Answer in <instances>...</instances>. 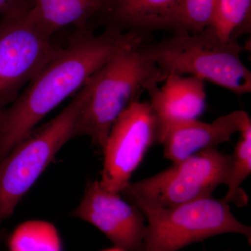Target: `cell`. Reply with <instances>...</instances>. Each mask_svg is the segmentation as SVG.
<instances>
[{
	"label": "cell",
	"instance_id": "1",
	"mask_svg": "<svg viewBox=\"0 0 251 251\" xmlns=\"http://www.w3.org/2000/svg\"><path fill=\"white\" fill-rule=\"evenodd\" d=\"M148 41L135 33L76 29L69 44L20 94L0 110V160L35 129L59 104L75 94L119 50Z\"/></svg>",
	"mask_w": 251,
	"mask_h": 251
},
{
	"label": "cell",
	"instance_id": "2",
	"mask_svg": "<svg viewBox=\"0 0 251 251\" xmlns=\"http://www.w3.org/2000/svg\"><path fill=\"white\" fill-rule=\"evenodd\" d=\"M141 44L120 50L92 75L90 98L77 118L74 138L87 137L103 150L122 112L151 86L165 80L159 68L140 51Z\"/></svg>",
	"mask_w": 251,
	"mask_h": 251
},
{
	"label": "cell",
	"instance_id": "3",
	"mask_svg": "<svg viewBox=\"0 0 251 251\" xmlns=\"http://www.w3.org/2000/svg\"><path fill=\"white\" fill-rule=\"evenodd\" d=\"M142 52L170 74L196 77L238 96L251 93V72L241 58L244 47L226 43L209 26L198 34H176L158 42L143 43Z\"/></svg>",
	"mask_w": 251,
	"mask_h": 251
},
{
	"label": "cell",
	"instance_id": "4",
	"mask_svg": "<svg viewBox=\"0 0 251 251\" xmlns=\"http://www.w3.org/2000/svg\"><path fill=\"white\" fill-rule=\"evenodd\" d=\"M91 77L57 116L35 128L0 160V224L14 214L61 149L75 138L77 118L92 91Z\"/></svg>",
	"mask_w": 251,
	"mask_h": 251
},
{
	"label": "cell",
	"instance_id": "5",
	"mask_svg": "<svg viewBox=\"0 0 251 251\" xmlns=\"http://www.w3.org/2000/svg\"><path fill=\"white\" fill-rule=\"evenodd\" d=\"M147 221L144 251H178L194 243L226 233L244 236L251 228L236 219L229 204L211 197L172 207L133 202Z\"/></svg>",
	"mask_w": 251,
	"mask_h": 251
},
{
	"label": "cell",
	"instance_id": "6",
	"mask_svg": "<svg viewBox=\"0 0 251 251\" xmlns=\"http://www.w3.org/2000/svg\"><path fill=\"white\" fill-rule=\"evenodd\" d=\"M232 157L217 148L206 149L157 174L130 182L121 193L130 203L172 207L211 197L220 185L227 184Z\"/></svg>",
	"mask_w": 251,
	"mask_h": 251
},
{
	"label": "cell",
	"instance_id": "7",
	"mask_svg": "<svg viewBox=\"0 0 251 251\" xmlns=\"http://www.w3.org/2000/svg\"><path fill=\"white\" fill-rule=\"evenodd\" d=\"M59 49L30 11L0 17V110L18 98Z\"/></svg>",
	"mask_w": 251,
	"mask_h": 251
},
{
	"label": "cell",
	"instance_id": "8",
	"mask_svg": "<svg viewBox=\"0 0 251 251\" xmlns=\"http://www.w3.org/2000/svg\"><path fill=\"white\" fill-rule=\"evenodd\" d=\"M158 144V124L149 102L136 101L112 125L102 151L104 158L100 185L121 193L149 149Z\"/></svg>",
	"mask_w": 251,
	"mask_h": 251
},
{
	"label": "cell",
	"instance_id": "9",
	"mask_svg": "<svg viewBox=\"0 0 251 251\" xmlns=\"http://www.w3.org/2000/svg\"><path fill=\"white\" fill-rule=\"evenodd\" d=\"M72 215L99 229L123 251H144L146 219L141 211L121 193L105 189L99 180L87 185Z\"/></svg>",
	"mask_w": 251,
	"mask_h": 251
},
{
	"label": "cell",
	"instance_id": "10",
	"mask_svg": "<svg viewBox=\"0 0 251 251\" xmlns=\"http://www.w3.org/2000/svg\"><path fill=\"white\" fill-rule=\"evenodd\" d=\"M183 0H103L94 24L121 33L150 36L158 31L179 34Z\"/></svg>",
	"mask_w": 251,
	"mask_h": 251
},
{
	"label": "cell",
	"instance_id": "11",
	"mask_svg": "<svg viewBox=\"0 0 251 251\" xmlns=\"http://www.w3.org/2000/svg\"><path fill=\"white\" fill-rule=\"evenodd\" d=\"M249 126L251 121L247 112L235 110L211 123L196 120L173 127L162 137L158 145L163 146L165 158L174 163L229 142L232 135Z\"/></svg>",
	"mask_w": 251,
	"mask_h": 251
},
{
	"label": "cell",
	"instance_id": "12",
	"mask_svg": "<svg viewBox=\"0 0 251 251\" xmlns=\"http://www.w3.org/2000/svg\"><path fill=\"white\" fill-rule=\"evenodd\" d=\"M163 82L161 88L153 85L147 91L158 124V144L173 127L198 120L206 107L204 81L196 77L170 74Z\"/></svg>",
	"mask_w": 251,
	"mask_h": 251
},
{
	"label": "cell",
	"instance_id": "13",
	"mask_svg": "<svg viewBox=\"0 0 251 251\" xmlns=\"http://www.w3.org/2000/svg\"><path fill=\"white\" fill-rule=\"evenodd\" d=\"M103 0H35L30 14L42 29L53 36L68 26L91 29Z\"/></svg>",
	"mask_w": 251,
	"mask_h": 251
},
{
	"label": "cell",
	"instance_id": "14",
	"mask_svg": "<svg viewBox=\"0 0 251 251\" xmlns=\"http://www.w3.org/2000/svg\"><path fill=\"white\" fill-rule=\"evenodd\" d=\"M9 251H62L60 235L55 226L44 220L20 224L8 239Z\"/></svg>",
	"mask_w": 251,
	"mask_h": 251
},
{
	"label": "cell",
	"instance_id": "15",
	"mask_svg": "<svg viewBox=\"0 0 251 251\" xmlns=\"http://www.w3.org/2000/svg\"><path fill=\"white\" fill-rule=\"evenodd\" d=\"M211 27L226 43L251 31V0H218Z\"/></svg>",
	"mask_w": 251,
	"mask_h": 251
},
{
	"label": "cell",
	"instance_id": "16",
	"mask_svg": "<svg viewBox=\"0 0 251 251\" xmlns=\"http://www.w3.org/2000/svg\"><path fill=\"white\" fill-rule=\"evenodd\" d=\"M241 138L234 148L230 173L227 184V192L223 200L239 207L247 206L249 197L241 188L244 180L251 173V126L240 132Z\"/></svg>",
	"mask_w": 251,
	"mask_h": 251
},
{
	"label": "cell",
	"instance_id": "17",
	"mask_svg": "<svg viewBox=\"0 0 251 251\" xmlns=\"http://www.w3.org/2000/svg\"><path fill=\"white\" fill-rule=\"evenodd\" d=\"M218 0H183L179 34H198L211 26Z\"/></svg>",
	"mask_w": 251,
	"mask_h": 251
},
{
	"label": "cell",
	"instance_id": "18",
	"mask_svg": "<svg viewBox=\"0 0 251 251\" xmlns=\"http://www.w3.org/2000/svg\"><path fill=\"white\" fill-rule=\"evenodd\" d=\"M35 0H0V17L8 14L29 12Z\"/></svg>",
	"mask_w": 251,
	"mask_h": 251
},
{
	"label": "cell",
	"instance_id": "19",
	"mask_svg": "<svg viewBox=\"0 0 251 251\" xmlns=\"http://www.w3.org/2000/svg\"><path fill=\"white\" fill-rule=\"evenodd\" d=\"M103 251H123L121 250V249H118V248L113 247L111 248V249H106V250H104Z\"/></svg>",
	"mask_w": 251,
	"mask_h": 251
},
{
	"label": "cell",
	"instance_id": "20",
	"mask_svg": "<svg viewBox=\"0 0 251 251\" xmlns=\"http://www.w3.org/2000/svg\"><path fill=\"white\" fill-rule=\"evenodd\" d=\"M3 237H4V236H3L2 232L0 230V251H1V244H2L3 242Z\"/></svg>",
	"mask_w": 251,
	"mask_h": 251
},
{
	"label": "cell",
	"instance_id": "21",
	"mask_svg": "<svg viewBox=\"0 0 251 251\" xmlns=\"http://www.w3.org/2000/svg\"></svg>",
	"mask_w": 251,
	"mask_h": 251
}]
</instances>
